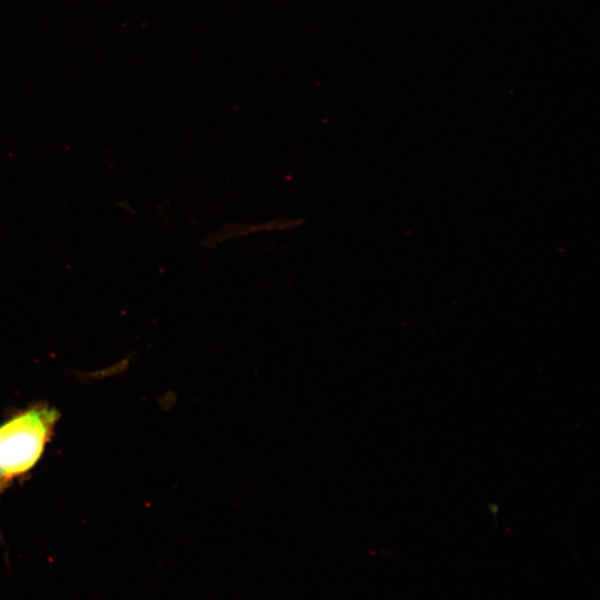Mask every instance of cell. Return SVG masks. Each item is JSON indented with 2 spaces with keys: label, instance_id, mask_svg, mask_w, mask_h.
<instances>
[{
  "label": "cell",
  "instance_id": "1",
  "mask_svg": "<svg viewBox=\"0 0 600 600\" xmlns=\"http://www.w3.org/2000/svg\"><path fill=\"white\" fill-rule=\"evenodd\" d=\"M59 418L56 408L36 402L0 423V470L9 486L39 462Z\"/></svg>",
  "mask_w": 600,
  "mask_h": 600
},
{
  "label": "cell",
  "instance_id": "2",
  "mask_svg": "<svg viewBox=\"0 0 600 600\" xmlns=\"http://www.w3.org/2000/svg\"><path fill=\"white\" fill-rule=\"evenodd\" d=\"M9 487V484L7 483L1 470H0V499H1V496L2 493L4 492V490ZM0 544L6 549V551L8 552V549L6 547V543H4V539L2 537V533H1V530H0ZM9 553V552H8Z\"/></svg>",
  "mask_w": 600,
  "mask_h": 600
}]
</instances>
